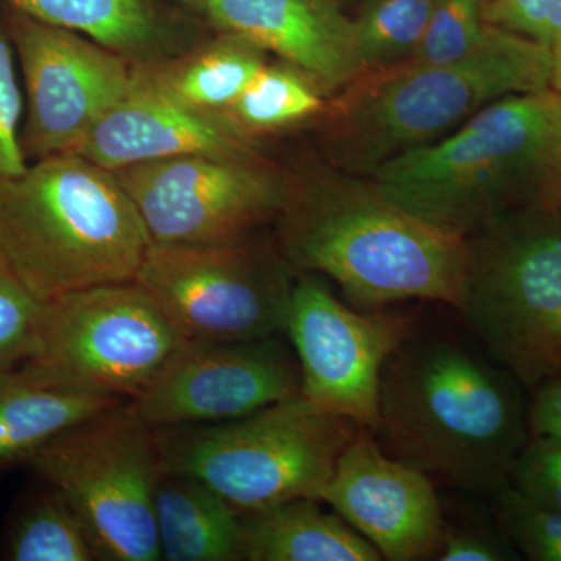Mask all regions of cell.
Masks as SVG:
<instances>
[{
	"label": "cell",
	"instance_id": "cell-26",
	"mask_svg": "<svg viewBox=\"0 0 561 561\" xmlns=\"http://www.w3.org/2000/svg\"><path fill=\"white\" fill-rule=\"evenodd\" d=\"M493 25L485 18L483 0H434L416 65H448L482 46Z\"/></svg>",
	"mask_w": 561,
	"mask_h": 561
},
{
	"label": "cell",
	"instance_id": "cell-22",
	"mask_svg": "<svg viewBox=\"0 0 561 561\" xmlns=\"http://www.w3.org/2000/svg\"><path fill=\"white\" fill-rule=\"evenodd\" d=\"M55 27L81 33L131 62H147L175 28L164 0H0Z\"/></svg>",
	"mask_w": 561,
	"mask_h": 561
},
{
	"label": "cell",
	"instance_id": "cell-31",
	"mask_svg": "<svg viewBox=\"0 0 561 561\" xmlns=\"http://www.w3.org/2000/svg\"><path fill=\"white\" fill-rule=\"evenodd\" d=\"M489 24L540 43H561V0H483Z\"/></svg>",
	"mask_w": 561,
	"mask_h": 561
},
{
	"label": "cell",
	"instance_id": "cell-33",
	"mask_svg": "<svg viewBox=\"0 0 561 561\" xmlns=\"http://www.w3.org/2000/svg\"><path fill=\"white\" fill-rule=\"evenodd\" d=\"M530 437L561 443V378L541 383L535 389L527 411Z\"/></svg>",
	"mask_w": 561,
	"mask_h": 561
},
{
	"label": "cell",
	"instance_id": "cell-1",
	"mask_svg": "<svg viewBox=\"0 0 561 561\" xmlns=\"http://www.w3.org/2000/svg\"><path fill=\"white\" fill-rule=\"evenodd\" d=\"M365 179L331 164L290 175L276 219L290 267L328 276L362 311L415 300L457 309L470 262L468 238L401 208Z\"/></svg>",
	"mask_w": 561,
	"mask_h": 561
},
{
	"label": "cell",
	"instance_id": "cell-35",
	"mask_svg": "<svg viewBox=\"0 0 561 561\" xmlns=\"http://www.w3.org/2000/svg\"><path fill=\"white\" fill-rule=\"evenodd\" d=\"M164 2L173 3L179 9L190 11V13L202 18L209 0H164Z\"/></svg>",
	"mask_w": 561,
	"mask_h": 561
},
{
	"label": "cell",
	"instance_id": "cell-6",
	"mask_svg": "<svg viewBox=\"0 0 561 561\" xmlns=\"http://www.w3.org/2000/svg\"><path fill=\"white\" fill-rule=\"evenodd\" d=\"M362 427L305 397L227 423L153 430L162 471L191 476L241 513L319 500Z\"/></svg>",
	"mask_w": 561,
	"mask_h": 561
},
{
	"label": "cell",
	"instance_id": "cell-27",
	"mask_svg": "<svg viewBox=\"0 0 561 561\" xmlns=\"http://www.w3.org/2000/svg\"><path fill=\"white\" fill-rule=\"evenodd\" d=\"M494 511L508 540L534 561H561V512L524 496L512 485L493 496Z\"/></svg>",
	"mask_w": 561,
	"mask_h": 561
},
{
	"label": "cell",
	"instance_id": "cell-30",
	"mask_svg": "<svg viewBox=\"0 0 561 561\" xmlns=\"http://www.w3.org/2000/svg\"><path fill=\"white\" fill-rule=\"evenodd\" d=\"M508 485L537 504L561 512V443L530 437L513 463Z\"/></svg>",
	"mask_w": 561,
	"mask_h": 561
},
{
	"label": "cell",
	"instance_id": "cell-12",
	"mask_svg": "<svg viewBox=\"0 0 561 561\" xmlns=\"http://www.w3.org/2000/svg\"><path fill=\"white\" fill-rule=\"evenodd\" d=\"M24 91L21 142L28 162L73 153L130 90L133 65L117 51L0 2Z\"/></svg>",
	"mask_w": 561,
	"mask_h": 561
},
{
	"label": "cell",
	"instance_id": "cell-13",
	"mask_svg": "<svg viewBox=\"0 0 561 561\" xmlns=\"http://www.w3.org/2000/svg\"><path fill=\"white\" fill-rule=\"evenodd\" d=\"M413 332L408 313L362 311L316 273L297 276L284 334L301 375V397L376 431L383 367Z\"/></svg>",
	"mask_w": 561,
	"mask_h": 561
},
{
	"label": "cell",
	"instance_id": "cell-29",
	"mask_svg": "<svg viewBox=\"0 0 561 561\" xmlns=\"http://www.w3.org/2000/svg\"><path fill=\"white\" fill-rule=\"evenodd\" d=\"M24 91L16 55L0 16V183L21 175L31 162L22 150Z\"/></svg>",
	"mask_w": 561,
	"mask_h": 561
},
{
	"label": "cell",
	"instance_id": "cell-2",
	"mask_svg": "<svg viewBox=\"0 0 561 561\" xmlns=\"http://www.w3.org/2000/svg\"><path fill=\"white\" fill-rule=\"evenodd\" d=\"M518 381L445 337H416L383 367L379 445L454 489L493 497L530 438Z\"/></svg>",
	"mask_w": 561,
	"mask_h": 561
},
{
	"label": "cell",
	"instance_id": "cell-24",
	"mask_svg": "<svg viewBox=\"0 0 561 561\" xmlns=\"http://www.w3.org/2000/svg\"><path fill=\"white\" fill-rule=\"evenodd\" d=\"M3 559L10 561L98 560L79 516L50 485L35 491L14 515Z\"/></svg>",
	"mask_w": 561,
	"mask_h": 561
},
{
	"label": "cell",
	"instance_id": "cell-28",
	"mask_svg": "<svg viewBox=\"0 0 561 561\" xmlns=\"http://www.w3.org/2000/svg\"><path fill=\"white\" fill-rule=\"evenodd\" d=\"M44 301L0 256V368L31 360L36 351Z\"/></svg>",
	"mask_w": 561,
	"mask_h": 561
},
{
	"label": "cell",
	"instance_id": "cell-11",
	"mask_svg": "<svg viewBox=\"0 0 561 561\" xmlns=\"http://www.w3.org/2000/svg\"><path fill=\"white\" fill-rule=\"evenodd\" d=\"M151 243H230L278 219L290 173L262 157L184 154L113 171Z\"/></svg>",
	"mask_w": 561,
	"mask_h": 561
},
{
	"label": "cell",
	"instance_id": "cell-9",
	"mask_svg": "<svg viewBox=\"0 0 561 561\" xmlns=\"http://www.w3.org/2000/svg\"><path fill=\"white\" fill-rule=\"evenodd\" d=\"M295 279L279 247L251 236L150 243L135 280L187 341H256L284 334Z\"/></svg>",
	"mask_w": 561,
	"mask_h": 561
},
{
	"label": "cell",
	"instance_id": "cell-32",
	"mask_svg": "<svg viewBox=\"0 0 561 561\" xmlns=\"http://www.w3.org/2000/svg\"><path fill=\"white\" fill-rule=\"evenodd\" d=\"M440 561H504L513 559L511 549L493 535L468 527H446L443 529Z\"/></svg>",
	"mask_w": 561,
	"mask_h": 561
},
{
	"label": "cell",
	"instance_id": "cell-14",
	"mask_svg": "<svg viewBox=\"0 0 561 561\" xmlns=\"http://www.w3.org/2000/svg\"><path fill=\"white\" fill-rule=\"evenodd\" d=\"M297 397L300 365L280 335L187 341L128 408L151 430H168L227 423Z\"/></svg>",
	"mask_w": 561,
	"mask_h": 561
},
{
	"label": "cell",
	"instance_id": "cell-23",
	"mask_svg": "<svg viewBox=\"0 0 561 561\" xmlns=\"http://www.w3.org/2000/svg\"><path fill=\"white\" fill-rule=\"evenodd\" d=\"M328 103L330 99L300 70L267 62L221 117L260 138L323 116Z\"/></svg>",
	"mask_w": 561,
	"mask_h": 561
},
{
	"label": "cell",
	"instance_id": "cell-25",
	"mask_svg": "<svg viewBox=\"0 0 561 561\" xmlns=\"http://www.w3.org/2000/svg\"><path fill=\"white\" fill-rule=\"evenodd\" d=\"M434 0H365L353 18L364 72L382 70L415 57Z\"/></svg>",
	"mask_w": 561,
	"mask_h": 561
},
{
	"label": "cell",
	"instance_id": "cell-17",
	"mask_svg": "<svg viewBox=\"0 0 561 561\" xmlns=\"http://www.w3.org/2000/svg\"><path fill=\"white\" fill-rule=\"evenodd\" d=\"M73 153L108 171L184 157H262L257 138L217 114L179 105L133 76L130 90L81 140Z\"/></svg>",
	"mask_w": 561,
	"mask_h": 561
},
{
	"label": "cell",
	"instance_id": "cell-34",
	"mask_svg": "<svg viewBox=\"0 0 561 561\" xmlns=\"http://www.w3.org/2000/svg\"><path fill=\"white\" fill-rule=\"evenodd\" d=\"M551 90L561 98V43L551 50Z\"/></svg>",
	"mask_w": 561,
	"mask_h": 561
},
{
	"label": "cell",
	"instance_id": "cell-10",
	"mask_svg": "<svg viewBox=\"0 0 561 561\" xmlns=\"http://www.w3.org/2000/svg\"><path fill=\"white\" fill-rule=\"evenodd\" d=\"M187 342L136 280L44 301L31 364L70 382L138 398Z\"/></svg>",
	"mask_w": 561,
	"mask_h": 561
},
{
	"label": "cell",
	"instance_id": "cell-3",
	"mask_svg": "<svg viewBox=\"0 0 561 561\" xmlns=\"http://www.w3.org/2000/svg\"><path fill=\"white\" fill-rule=\"evenodd\" d=\"M370 179L401 208L465 238L515 210L561 205V98L548 88L497 99Z\"/></svg>",
	"mask_w": 561,
	"mask_h": 561
},
{
	"label": "cell",
	"instance_id": "cell-15",
	"mask_svg": "<svg viewBox=\"0 0 561 561\" xmlns=\"http://www.w3.org/2000/svg\"><path fill=\"white\" fill-rule=\"evenodd\" d=\"M320 501L370 541L382 559L437 557L445 519L434 481L373 437L357 432L343 449Z\"/></svg>",
	"mask_w": 561,
	"mask_h": 561
},
{
	"label": "cell",
	"instance_id": "cell-4",
	"mask_svg": "<svg viewBox=\"0 0 561 561\" xmlns=\"http://www.w3.org/2000/svg\"><path fill=\"white\" fill-rule=\"evenodd\" d=\"M552 55L500 27L448 65L408 61L364 72L328 103L323 139L332 168L367 176L405 151L456 130L497 99L551 88Z\"/></svg>",
	"mask_w": 561,
	"mask_h": 561
},
{
	"label": "cell",
	"instance_id": "cell-19",
	"mask_svg": "<svg viewBox=\"0 0 561 561\" xmlns=\"http://www.w3.org/2000/svg\"><path fill=\"white\" fill-rule=\"evenodd\" d=\"M319 500L298 497L242 513V560L379 561L381 553Z\"/></svg>",
	"mask_w": 561,
	"mask_h": 561
},
{
	"label": "cell",
	"instance_id": "cell-5",
	"mask_svg": "<svg viewBox=\"0 0 561 561\" xmlns=\"http://www.w3.org/2000/svg\"><path fill=\"white\" fill-rule=\"evenodd\" d=\"M150 243L116 175L80 154L0 183V256L39 300L135 280Z\"/></svg>",
	"mask_w": 561,
	"mask_h": 561
},
{
	"label": "cell",
	"instance_id": "cell-8",
	"mask_svg": "<svg viewBox=\"0 0 561 561\" xmlns=\"http://www.w3.org/2000/svg\"><path fill=\"white\" fill-rule=\"evenodd\" d=\"M79 516L98 560L160 561L154 431L128 402L73 427L28 461Z\"/></svg>",
	"mask_w": 561,
	"mask_h": 561
},
{
	"label": "cell",
	"instance_id": "cell-7",
	"mask_svg": "<svg viewBox=\"0 0 561 561\" xmlns=\"http://www.w3.org/2000/svg\"><path fill=\"white\" fill-rule=\"evenodd\" d=\"M468 241L457 311L523 386L560 379L561 205L515 210Z\"/></svg>",
	"mask_w": 561,
	"mask_h": 561
},
{
	"label": "cell",
	"instance_id": "cell-16",
	"mask_svg": "<svg viewBox=\"0 0 561 561\" xmlns=\"http://www.w3.org/2000/svg\"><path fill=\"white\" fill-rule=\"evenodd\" d=\"M202 20L276 55L328 99L364 73L353 18L339 0H209Z\"/></svg>",
	"mask_w": 561,
	"mask_h": 561
},
{
	"label": "cell",
	"instance_id": "cell-21",
	"mask_svg": "<svg viewBox=\"0 0 561 561\" xmlns=\"http://www.w3.org/2000/svg\"><path fill=\"white\" fill-rule=\"evenodd\" d=\"M216 33L175 60L135 62L133 76L179 105L221 116L267 65V55L231 33Z\"/></svg>",
	"mask_w": 561,
	"mask_h": 561
},
{
	"label": "cell",
	"instance_id": "cell-20",
	"mask_svg": "<svg viewBox=\"0 0 561 561\" xmlns=\"http://www.w3.org/2000/svg\"><path fill=\"white\" fill-rule=\"evenodd\" d=\"M154 519L161 560H242V513L198 479L162 471Z\"/></svg>",
	"mask_w": 561,
	"mask_h": 561
},
{
	"label": "cell",
	"instance_id": "cell-18",
	"mask_svg": "<svg viewBox=\"0 0 561 561\" xmlns=\"http://www.w3.org/2000/svg\"><path fill=\"white\" fill-rule=\"evenodd\" d=\"M125 402L31 362L0 368V470L27 465L65 432Z\"/></svg>",
	"mask_w": 561,
	"mask_h": 561
}]
</instances>
